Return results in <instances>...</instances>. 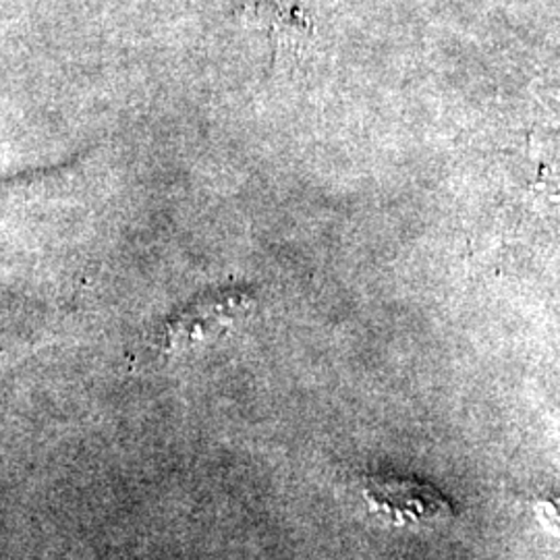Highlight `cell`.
Here are the masks:
<instances>
[{
	"label": "cell",
	"mask_w": 560,
	"mask_h": 560,
	"mask_svg": "<svg viewBox=\"0 0 560 560\" xmlns=\"http://www.w3.org/2000/svg\"><path fill=\"white\" fill-rule=\"evenodd\" d=\"M363 497L376 513L395 525L451 520L455 515L453 502L423 481L399 476H370L365 478Z\"/></svg>",
	"instance_id": "obj_1"
},
{
	"label": "cell",
	"mask_w": 560,
	"mask_h": 560,
	"mask_svg": "<svg viewBox=\"0 0 560 560\" xmlns=\"http://www.w3.org/2000/svg\"><path fill=\"white\" fill-rule=\"evenodd\" d=\"M243 15L268 32L270 42L275 44V50H277L279 34L289 36L291 32L303 34L310 30V23L305 21L300 11L282 9L275 0H256L247 9H243ZM275 50H272V57H275Z\"/></svg>",
	"instance_id": "obj_2"
}]
</instances>
